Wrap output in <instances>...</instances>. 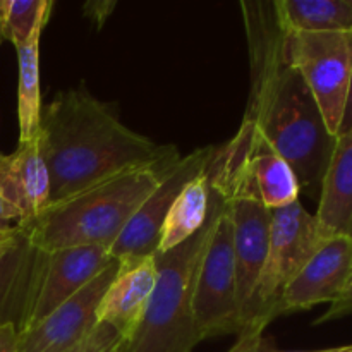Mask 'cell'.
I'll return each mask as SVG.
<instances>
[{"label":"cell","mask_w":352,"mask_h":352,"mask_svg":"<svg viewBox=\"0 0 352 352\" xmlns=\"http://www.w3.org/2000/svg\"><path fill=\"white\" fill-rule=\"evenodd\" d=\"M113 258L102 246H79L48 253L47 267L23 332L36 325L55 308L74 298L112 265ZM21 332V333H23Z\"/></svg>","instance_id":"cell-12"},{"label":"cell","mask_w":352,"mask_h":352,"mask_svg":"<svg viewBox=\"0 0 352 352\" xmlns=\"http://www.w3.org/2000/svg\"><path fill=\"white\" fill-rule=\"evenodd\" d=\"M52 9L50 0H0V40L24 45L38 28L47 26Z\"/></svg>","instance_id":"cell-21"},{"label":"cell","mask_w":352,"mask_h":352,"mask_svg":"<svg viewBox=\"0 0 352 352\" xmlns=\"http://www.w3.org/2000/svg\"><path fill=\"white\" fill-rule=\"evenodd\" d=\"M205 226L186 243L167 253H155L157 282L140 329L124 352H192L199 340L192 315L196 275L226 201L210 189Z\"/></svg>","instance_id":"cell-4"},{"label":"cell","mask_w":352,"mask_h":352,"mask_svg":"<svg viewBox=\"0 0 352 352\" xmlns=\"http://www.w3.org/2000/svg\"><path fill=\"white\" fill-rule=\"evenodd\" d=\"M329 349L320 351H280L270 344V340L261 337H237L236 346L229 352H327Z\"/></svg>","instance_id":"cell-24"},{"label":"cell","mask_w":352,"mask_h":352,"mask_svg":"<svg viewBox=\"0 0 352 352\" xmlns=\"http://www.w3.org/2000/svg\"><path fill=\"white\" fill-rule=\"evenodd\" d=\"M327 239L316 217L299 199L284 208L272 210L267 260L237 337L263 336V330L275 320V309L289 282Z\"/></svg>","instance_id":"cell-6"},{"label":"cell","mask_w":352,"mask_h":352,"mask_svg":"<svg viewBox=\"0 0 352 352\" xmlns=\"http://www.w3.org/2000/svg\"><path fill=\"white\" fill-rule=\"evenodd\" d=\"M289 58L301 72L330 133L337 138L349 89L352 31H289Z\"/></svg>","instance_id":"cell-7"},{"label":"cell","mask_w":352,"mask_h":352,"mask_svg":"<svg viewBox=\"0 0 352 352\" xmlns=\"http://www.w3.org/2000/svg\"><path fill=\"white\" fill-rule=\"evenodd\" d=\"M19 332L16 325L0 327V352H17Z\"/></svg>","instance_id":"cell-27"},{"label":"cell","mask_w":352,"mask_h":352,"mask_svg":"<svg viewBox=\"0 0 352 352\" xmlns=\"http://www.w3.org/2000/svg\"><path fill=\"white\" fill-rule=\"evenodd\" d=\"M226 203L229 205L230 220H232L236 292L241 325H243V318L250 308L254 289H256L265 260H267L272 210L250 199H236V201Z\"/></svg>","instance_id":"cell-14"},{"label":"cell","mask_w":352,"mask_h":352,"mask_svg":"<svg viewBox=\"0 0 352 352\" xmlns=\"http://www.w3.org/2000/svg\"><path fill=\"white\" fill-rule=\"evenodd\" d=\"M210 184L206 170L192 179L168 210L155 253H167L195 236L208 219Z\"/></svg>","instance_id":"cell-18"},{"label":"cell","mask_w":352,"mask_h":352,"mask_svg":"<svg viewBox=\"0 0 352 352\" xmlns=\"http://www.w3.org/2000/svg\"><path fill=\"white\" fill-rule=\"evenodd\" d=\"M0 196L19 210L17 227L28 226L50 205V177L38 138L0 155Z\"/></svg>","instance_id":"cell-16"},{"label":"cell","mask_w":352,"mask_h":352,"mask_svg":"<svg viewBox=\"0 0 352 352\" xmlns=\"http://www.w3.org/2000/svg\"><path fill=\"white\" fill-rule=\"evenodd\" d=\"M346 316H352V275L349 278V284H347L346 291L342 292L339 301L330 305V308L318 320H315V325H322V323L333 322V320L346 318Z\"/></svg>","instance_id":"cell-23"},{"label":"cell","mask_w":352,"mask_h":352,"mask_svg":"<svg viewBox=\"0 0 352 352\" xmlns=\"http://www.w3.org/2000/svg\"><path fill=\"white\" fill-rule=\"evenodd\" d=\"M43 28H38L24 45L16 47L19 62L17 82V120L19 143H30L40 136L41 91H40V38Z\"/></svg>","instance_id":"cell-19"},{"label":"cell","mask_w":352,"mask_h":352,"mask_svg":"<svg viewBox=\"0 0 352 352\" xmlns=\"http://www.w3.org/2000/svg\"><path fill=\"white\" fill-rule=\"evenodd\" d=\"M315 217L327 237L352 239V129L337 136Z\"/></svg>","instance_id":"cell-17"},{"label":"cell","mask_w":352,"mask_h":352,"mask_svg":"<svg viewBox=\"0 0 352 352\" xmlns=\"http://www.w3.org/2000/svg\"><path fill=\"white\" fill-rule=\"evenodd\" d=\"M122 342L119 333L107 323H96L95 329L71 349L64 352H112Z\"/></svg>","instance_id":"cell-22"},{"label":"cell","mask_w":352,"mask_h":352,"mask_svg":"<svg viewBox=\"0 0 352 352\" xmlns=\"http://www.w3.org/2000/svg\"><path fill=\"white\" fill-rule=\"evenodd\" d=\"M40 148L50 177V205L127 170L172 164L175 144L129 129L117 110L85 86L58 91L41 110Z\"/></svg>","instance_id":"cell-2"},{"label":"cell","mask_w":352,"mask_h":352,"mask_svg":"<svg viewBox=\"0 0 352 352\" xmlns=\"http://www.w3.org/2000/svg\"><path fill=\"white\" fill-rule=\"evenodd\" d=\"M352 129V69H351V79H349V89H347V100H346V107H344V113H342V120H340V127H339V134H346L347 131Z\"/></svg>","instance_id":"cell-28"},{"label":"cell","mask_w":352,"mask_h":352,"mask_svg":"<svg viewBox=\"0 0 352 352\" xmlns=\"http://www.w3.org/2000/svg\"><path fill=\"white\" fill-rule=\"evenodd\" d=\"M215 148L212 144L196 148L195 151L181 157L168 167L153 192L144 199L119 239L109 250V254L113 260L119 263H129V261L153 256L168 210L186 184L206 170L215 153Z\"/></svg>","instance_id":"cell-9"},{"label":"cell","mask_w":352,"mask_h":352,"mask_svg":"<svg viewBox=\"0 0 352 352\" xmlns=\"http://www.w3.org/2000/svg\"><path fill=\"white\" fill-rule=\"evenodd\" d=\"M327 352H352V344L351 346H342V347H332Z\"/></svg>","instance_id":"cell-30"},{"label":"cell","mask_w":352,"mask_h":352,"mask_svg":"<svg viewBox=\"0 0 352 352\" xmlns=\"http://www.w3.org/2000/svg\"><path fill=\"white\" fill-rule=\"evenodd\" d=\"M116 7V2H88L85 6V14L96 24V28H102L107 17L110 16L112 9Z\"/></svg>","instance_id":"cell-26"},{"label":"cell","mask_w":352,"mask_h":352,"mask_svg":"<svg viewBox=\"0 0 352 352\" xmlns=\"http://www.w3.org/2000/svg\"><path fill=\"white\" fill-rule=\"evenodd\" d=\"M352 275V239L329 237L289 282L275 309L278 316L306 311L320 305H333L346 291Z\"/></svg>","instance_id":"cell-11"},{"label":"cell","mask_w":352,"mask_h":352,"mask_svg":"<svg viewBox=\"0 0 352 352\" xmlns=\"http://www.w3.org/2000/svg\"><path fill=\"white\" fill-rule=\"evenodd\" d=\"M7 232H9V230H7ZM0 234H2V232H0Z\"/></svg>","instance_id":"cell-32"},{"label":"cell","mask_w":352,"mask_h":352,"mask_svg":"<svg viewBox=\"0 0 352 352\" xmlns=\"http://www.w3.org/2000/svg\"><path fill=\"white\" fill-rule=\"evenodd\" d=\"M206 175L210 189L226 201L250 199L278 210L298 201L301 195L291 165L248 119H243L229 143L215 148Z\"/></svg>","instance_id":"cell-5"},{"label":"cell","mask_w":352,"mask_h":352,"mask_svg":"<svg viewBox=\"0 0 352 352\" xmlns=\"http://www.w3.org/2000/svg\"><path fill=\"white\" fill-rule=\"evenodd\" d=\"M248 54L250 98L243 119L251 120L291 165L302 195L318 201L337 138L301 72L292 65L287 28L274 0L241 2Z\"/></svg>","instance_id":"cell-1"},{"label":"cell","mask_w":352,"mask_h":352,"mask_svg":"<svg viewBox=\"0 0 352 352\" xmlns=\"http://www.w3.org/2000/svg\"><path fill=\"white\" fill-rule=\"evenodd\" d=\"M289 31H352V0H274Z\"/></svg>","instance_id":"cell-20"},{"label":"cell","mask_w":352,"mask_h":352,"mask_svg":"<svg viewBox=\"0 0 352 352\" xmlns=\"http://www.w3.org/2000/svg\"><path fill=\"white\" fill-rule=\"evenodd\" d=\"M16 230H17V227H16V229L9 230V232H2V234H0V258H2L3 251H6V248H7V244H9L10 237H12L14 234H16Z\"/></svg>","instance_id":"cell-29"},{"label":"cell","mask_w":352,"mask_h":352,"mask_svg":"<svg viewBox=\"0 0 352 352\" xmlns=\"http://www.w3.org/2000/svg\"><path fill=\"white\" fill-rule=\"evenodd\" d=\"M192 315L199 340L239 336L243 329L236 292L234 230L227 203L199 263L192 296Z\"/></svg>","instance_id":"cell-8"},{"label":"cell","mask_w":352,"mask_h":352,"mask_svg":"<svg viewBox=\"0 0 352 352\" xmlns=\"http://www.w3.org/2000/svg\"><path fill=\"white\" fill-rule=\"evenodd\" d=\"M19 210L0 196V232H7V230L16 229V227L19 226Z\"/></svg>","instance_id":"cell-25"},{"label":"cell","mask_w":352,"mask_h":352,"mask_svg":"<svg viewBox=\"0 0 352 352\" xmlns=\"http://www.w3.org/2000/svg\"><path fill=\"white\" fill-rule=\"evenodd\" d=\"M48 253L31 244L17 227L0 258V327H26L47 267Z\"/></svg>","instance_id":"cell-13"},{"label":"cell","mask_w":352,"mask_h":352,"mask_svg":"<svg viewBox=\"0 0 352 352\" xmlns=\"http://www.w3.org/2000/svg\"><path fill=\"white\" fill-rule=\"evenodd\" d=\"M172 164L134 168L105 179L71 198L48 205L19 229L45 253L79 246L110 250Z\"/></svg>","instance_id":"cell-3"},{"label":"cell","mask_w":352,"mask_h":352,"mask_svg":"<svg viewBox=\"0 0 352 352\" xmlns=\"http://www.w3.org/2000/svg\"><path fill=\"white\" fill-rule=\"evenodd\" d=\"M117 272L119 261L113 260L107 270L74 298L55 308L26 332L19 333L17 352H64L81 342L98 323L96 309Z\"/></svg>","instance_id":"cell-10"},{"label":"cell","mask_w":352,"mask_h":352,"mask_svg":"<svg viewBox=\"0 0 352 352\" xmlns=\"http://www.w3.org/2000/svg\"><path fill=\"white\" fill-rule=\"evenodd\" d=\"M112 352H124V351H122V342H120V344H119V346H117V347H116V349H113Z\"/></svg>","instance_id":"cell-31"},{"label":"cell","mask_w":352,"mask_h":352,"mask_svg":"<svg viewBox=\"0 0 352 352\" xmlns=\"http://www.w3.org/2000/svg\"><path fill=\"white\" fill-rule=\"evenodd\" d=\"M157 282L153 256L119 263V272L103 294L96 309L98 323H107L119 333L122 344L129 342L140 329Z\"/></svg>","instance_id":"cell-15"}]
</instances>
